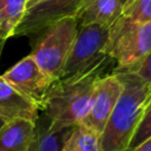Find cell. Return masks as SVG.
I'll use <instances>...</instances> for the list:
<instances>
[{"label": "cell", "mask_w": 151, "mask_h": 151, "mask_svg": "<svg viewBox=\"0 0 151 151\" xmlns=\"http://www.w3.org/2000/svg\"><path fill=\"white\" fill-rule=\"evenodd\" d=\"M85 0H44L24 13V17L13 32V37L33 38L57 20L78 13Z\"/></svg>", "instance_id": "cell-6"}, {"label": "cell", "mask_w": 151, "mask_h": 151, "mask_svg": "<svg viewBox=\"0 0 151 151\" xmlns=\"http://www.w3.org/2000/svg\"><path fill=\"white\" fill-rule=\"evenodd\" d=\"M78 28L79 22L74 15L65 17L31 38V55L53 80L63 77L64 66L77 37Z\"/></svg>", "instance_id": "cell-3"}, {"label": "cell", "mask_w": 151, "mask_h": 151, "mask_svg": "<svg viewBox=\"0 0 151 151\" xmlns=\"http://www.w3.org/2000/svg\"><path fill=\"white\" fill-rule=\"evenodd\" d=\"M5 123H6V122H5V120H4V119H2L1 117H0V127H1V126H2V125H4Z\"/></svg>", "instance_id": "cell-22"}, {"label": "cell", "mask_w": 151, "mask_h": 151, "mask_svg": "<svg viewBox=\"0 0 151 151\" xmlns=\"http://www.w3.org/2000/svg\"><path fill=\"white\" fill-rule=\"evenodd\" d=\"M122 14L139 24L151 22V0H130Z\"/></svg>", "instance_id": "cell-15"}, {"label": "cell", "mask_w": 151, "mask_h": 151, "mask_svg": "<svg viewBox=\"0 0 151 151\" xmlns=\"http://www.w3.org/2000/svg\"><path fill=\"white\" fill-rule=\"evenodd\" d=\"M130 151H151V137Z\"/></svg>", "instance_id": "cell-18"}, {"label": "cell", "mask_w": 151, "mask_h": 151, "mask_svg": "<svg viewBox=\"0 0 151 151\" xmlns=\"http://www.w3.org/2000/svg\"><path fill=\"white\" fill-rule=\"evenodd\" d=\"M106 67H96L83 74L60 78L52 83L39 107L48 118L51 131H63L81 122L88 110L94 83Z\"/></svg>", "instance_id": "cell-2"}, {"label": "cell", "mask_w": 151, "mask_h": 151, "mask_svg": "<svg viewBox=\"0 0 151 151\" xmlns=\"http://www.w3.org/2000/svg\"><path fill=\"white\" fill-rule=\"evenodd\" d=\"M66 130L53 132L50 130L48 118L44 113L42 116H38L35 120V139L33 151H60Z\"/></svg>", "instance_id": "cell-13"}, {"label": "cell", "mask_w": 151, "mask_h": 151, "mask_svg": "<svg viewBox=\"0 0 151 151\" xmlns=\"http://www.w3.org/2000/svg\"><path fill=\"white\" fill-rule=\"evenodd\" d=\"M119 70H127L133 73H136L138 77H140L143 80H145L149 85H151V51L142 58L138 63L125 67V68H119Z\"/></svg>", "instance_id": "cell-17"}, {"label": "cell", "mask_w": 151, "mask_h": 151, "mask_svg": "<svg viewBox=\"0 0 151 151\" xmlns=\"http://www.w3.org/2000/svg\"><path fill=\"white\" fill-rule=\"evenodd\" d=\"M41 1H44V0H27V2H26V9L29 8V7H32V6H34V5H37V4H39V2H41Z\"/></svg>", "instance_id": "cell-20"}, {"label": "cell", "mask_w": 151, "mask_h": 151, "mask_svg": "<svg viewBox=\"0 0 151 151\" xmlns=\"http://www.w3.org/2000/svg\"><path fill=\"white\" fill-rule=\"evenodd\" d=\"M27 0H0V32L8 39L21 21Z\"/></svg>", "instance_id": "cell-14"}, {"label": "cell", "mask_w": 151, "mask_h": 151, "mask_svg": "<svg viewBox=\"0 0 151 151\" xmlns=\"http://www.w3.org/2000/svg\"><path fill=\"white\" fill-rule=\"evenodd\" d=\"M6 40H7V38L0 32V57H1V53H2V50H4V47H5V44H6Z\"/></svg>", "instance_id": "cell-19"}, {"label": "cell", "mask_w": 151, "mask_h": 151, "mask_svg": "<svg viewBox=\"0 0 151 151\" xmlns=\"http://www.w3.org/2000/svg\"><path fill=\"white\" fill-rule=\"evenodd\" d=\"M123 12L119 0H85L76 18L79 26L97 24L110 27Z\"/></svg>", "instance_id": "cell-11"}, {"label": "cell", "mask_w": 151, "mask_h": 151, "mask_svg": "<svg viewBox=\"0 0 151 151\" xmlns=\"http://www.w3.org/2000/svg\"><path fill=\"white\" fill-rule=\"evenodd\" d=\"M60 151H100L99 133L79 124L70 127L66 130Z\"/></svg>", "instance_id": "cell-12"}, {"label": "cell", "mask_w": 151, "mask_h": 151, "mask_svg": "<svg viewBox=\"0 0 151 151\" xmlns=\"http://www.w3.org/2000/svg\"><path fill=\"white\" fill-rule=\"evenodd\" d=\"M150 137H151V104L147 107V110L145 111L144 116L142 117V119H140L130 143H129V146L125 151H130V150L134 149L136 146H138L139 144H142Z\"/></svg>", "instance_id": "cell-16"}, {"label": "cell", "mask_w": 151, "mask_h": 151, "mask_svg": "<svg viewBox=\"0 0 151 151\" xmlns=\"http://www.w3.org/2000/svg\"><path fill=\"white\" fill-rule=\"evenodd\" d=\"M0 77L39 107L45 93L54 81L40 68L31 54L22 58Z\"/></svg>", "instance_id": "cell-8"}, {"label": "cell", "mask_w": 151, "mask_h": 151, "mask_svg": "<svg viewBox=\"0 0 151 151\" xmlns=\"http://www.w3.org/2000/svg\"><path fill=\"white\" fill-rule=\"evenodd\" d=\"M122 90L123 83L116 72L100 76L94 83L88 110L79 125L100 134L122 93Z\"/></svg>", "instance_id": "cell-7"}, {"label": "cell", "mask_w": 151, "mask_h": 151, "mask_svg": "<svg viewBox=\"0 0 151 151\" xmlns=\"http://www.w3.org/2000/svg\"><path fill=\"white\" fill-rule=\"evenodd\" d=\"M119 1H120V4H122V6L124 7V6H125V5H126V4H127V2L130 1V0H119Z\"/></svg>", "instance_id": "cell-21"}, {"label": "cell", "mask_w": 151, "mask_h": 151, "mask_svg": "<svg viewBox=\"0 0 151 151\" xmlns=\"http://www.w3.org/2000/svg\"><path fill=\"white\" fill-rule=\"evenodd\" d=\"M35 122L14 119L0 127V151H33Z\"/></svg>", "instance_id": "cell-10"}, {"label": "cell", "mask_w": 151, "mask_h": 151, "mask_svg": "<svg viewBox=\"0 0 151 151\" xmlns=\"http://www.w3.org/2000/svg\"><path fill=\"white\" fill-rule=\"evenodd\" d=\"M39 111V106L34 101L21 94L0 77V117L5 122L14 119L35 122Z\"/></svg>", "instance_id": "cell-9"}, {"label": "cell", "mask_w": 151, "mask_h": 151, "mask_svg": "<svg viewBox=\"0 0 151 151\" xmlns=\"http://www.w3.org/2000/svg\"><path fill=\"white\" fill-rule=\"evenodd\" d=\"M107 39L109 27L106 26L97 24L79 26L61 78L83 74L92 68L107 66L112 60L106 53Z\"/></svg>", "instance_id": "cell-5"}, {"label": "cell", "mask_w": 151, "mask_h": 151, "mask_svg": "<svg viewBox=\"0 0 151 151\" xmlns=\"http://www.w3.org/2000/svg\"><path fill=\"white\" fill-rule=\"evenodd\" d=\"M151 51V22L139 24L120 15L109 27L106 53L116 68H125L144 58Z\"/></svg>", "instance_id": "cell-4"}, {"label": "cell", "mask_w": 151, "mask_h": 151, "mask_svg": "<svg viewBox=\"0 0 151 151\" xmlns=\"http://www.w3.org/2000/svg\"><path fill=\"white\" fill-rule=\"evenodd\" d=\"M122 93L99 134L100 151H125L145 111L151 104V85L127 70H114Z\"/></svg>", "instance_id": "cell-1"}]
</instances>
